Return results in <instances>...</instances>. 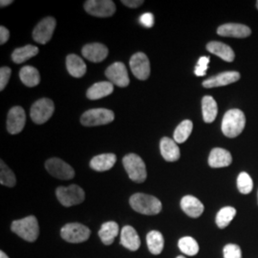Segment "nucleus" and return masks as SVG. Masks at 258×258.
I'll use <instances>...</instances> for the list:
<instances>
[{
  "label": "nucleus",
  "mask_w": 258,
  "mask_h": 258,
  "mask_svg": "<svg viewBox=\"0 0 258 258\" xmlns=\"http://www.w3.org/2000/svg\"><path fill=\"white\" fill-rule=\"evenodd\" d=\"M129 204L135 212L145 215H156L162 211V203L155 196L148 194H133Z\"/></svg>",
  "instance_id": "f257e3e1"
},
{
  "label": "nucleus",
  "mask_w": 258,
  "mask_h": 258,
  "mask_svg": "<svg viewBox=\"0 0 258 258\" xmlns=\"http://www.w3.org/2000/svg\"><path fill=\"white\" fill-rule=\"evenodd\" d=\"M246 117L239 109H231L228 111L222 120V132L229 138H235L245 128Z\"/></svg>",
  "instance_id": "f03ea898"
},
{
  "label": "nucleus",
  "mask_w": 258,
  "mask_h": 258,
  "mask_svg": "<svg viewBox=\"0 0 258 258\" xmlns=\"http://www.w3.org/2000/svg\"><path fill=\"white\" fill-rule=\"evenodd\" d=\"M11 229L19 237L28 242L36 241L39 235V226L35 216H28L13 222Z\"/></svg>",
  "instance_id": "7ed1b4c3"
},
{
  "label": "nucleus",
  "mask_w": 258,
  "mask_h": 258,
  "mask_svg": "<svg viewBox=\"0 0 258 258\" xmlns=\"http://www.w3.org/2000/svg\"><path fill=\"white\" fill-rule=\"evenodd\" d=\"M122 164L129 178L136 183H144L147 180L148 172L146 164L137 154L130 153L123 157Z\"/></svg>",
  "instance_id": "20e7f679"
},
{
  "label": "nucleus",
  "mask_w": 258,
  "mask_h": 258,
  "mask_svg": "<svg viewBox=\"0 0 258 258\" xmlns=\"http://www.w3.org/2000/svg\"><path fill=\"white\" fill-rule=\"evenodd\" d=\"M55 195L59 203L64 207L80 205L85 199V194L83 188L77 184H71L69 186H58L55 190Z\"/></svg>",
  "instance_id": "39448f33"
},
{
  "label": "nucleus",
  "mask_w": 258,
  "mask_h": 258,
  "mask_svg": "<svg viewBox=\"0 0 258 258\" xmlns=\"http://www.w3.org/2000/svg\"><path fill=\"white\" fill-rule=\"evenodd\" d=\"M115 118L113 111L105 108H96L85 111L81 117V122L84 126H99L110 123Z\"/></svg>",
  "instance_id": "423d86ee"
},
{
  "label": "nucleus",
  "mask_w": 258,
  "mask_h": 258,
  "mask_svg": "<svg viewBox=\"0 0 258 258\" xmlns=\"http://www.w3.org/2000/svg\"><path fill=\"white\" fill-rule=\"evenodd\" d=\"M90 230L80 223L66 224L60 230L61 237L69 243H83L90 237Z\"/></svg>",
  "instance_id": "0eeeda50"
},
{
  "label": "nucleus",
  "mask_w": 258,
  "mask_h": 258,
  "mask_svg": "<svg viewBox=\"0 0 258 258\" xmlns=\"http://www.w3.org/2000/svg\"><path fill=\"white\" fill-rule=\"evenodd\" d=\"M55 111L54 102L50 99H40L32 105L30 116L37 124H42L49 120Z\"/></svg>",
  "instance_id": "6e6552de"
},
{
  "label": "nucleus",
  "mask_w": 258,
  "mask_h": 258,
  "mask_svg": "<svg viewBox=\"0 0 258 258\" xmlns=\"http://www.w3.org/2000/svg\"><path fill=\"white\" fill-rule=\"evenodd\" d=\"M84 9L94 17L108 18L115 14L116 6L111 0H88L84 3Z\"/></svg>",
  "instance_id": "1a4fd4ad"
},
{
  "label": "nucleus",
  "mask_w": 258,
  "mask_h": 258,
  "mask_svg": "<svg viewBox=\"0 0 258 258\" xmlns=\"http://www.w3.org/2000/svg\"><path fill=\"white\" fill-rule=\"evenodd\" d=\"M45 167L51 175L60 180H70L75 177L73 167L58 158L49 159L45 163Z\"/></svg>",
  "instance_id": "9d476101"
},
{
  "label": "nucleus",
  "mask_w": 258,
  "mask_h": 258,
  "mask_svg": "<svg viewBox=\"0 0 258 258\" xmlns=\"http://www.w3.org/2000/svg\"><path fill=\"white\" fill-rule=\"evenodd\" d=\"M129 65L133 75L140 80L146 81L150 76V62L148 56L144 53H136L131 56Z\"/></svg>",
  "instance_id": "9b49d317"
},
{
  "label": "nucleus",
  "mask_w": 258,
  "mask_h": 258,
  "mask_svg": "<svg viewBox=\"0 0 258 258\" xmlns=\"http://www.w3.org/2000/svg\"><path fill=\"white\" fill-rule=\"evenodd\" d=\"M55 25L56 22L54 18L48 17L42 19L33 31L34 40L40 44H46L53 37Z\"/></svg>",
  "instance_id": "f8f14e48"
},
{
  "label": "nucleus",
  "mask_w": 258,
  "mask_h": 258,
  "mask_svg": "<svg viewBox=\"0 0 258 258\" xmlns=\"http://www.w3.org/2000/svg\"><path fill=\"white\" fill-rule=\"evenodd\" d=\"M26 123L25 111L21 106L11 108L7 117V130L10 134L16 135L20 133Z\"/></svg>",
  "instance_id": "ddd939ff"
},
{
  "label": "nucleus",
  "mask_w": 258,
  "mask_h": 258,
  "mask_svg": "<svg viewBox=\"0 0 258 258\" xmlns=\"http://www.w3.org/2000/svg\"><path fill=\"white\" fill-rule=\"evenodd\" d=\"M105 76L111 83L119 87H126L129 84L128 73L122 62H115L110 65L105 71Z\"/></svg>",
  "instance_id": "4468645a"
},
{
  "label": "nucleus",
  "mask_w": 258,
  "mask_h": 258,
  "mask_svg": "<svg viewBox=\"0 0 258 258\" xmlns=\"http://www.w3.org/2000/svg\"><path fill=\"white\" fill-rule=\"evenodd\" d=\"M217 34L221 37H237L244 38L250 36L251 31L248 26L239 23H227L219 26Z\"/></svg>",
  "instance_id": "2eb2a0df"
},
{
  "label": "nucleus",
  "mask_w": 258,
  "mask_h": 258,
  "mask_svg": "<svg viewBox=\"0 0 258 258\" xmlns=\"http://www.w3.org/2000/svg\"><path fill=\"white\" fill-rule=\"evenodd\" d=\"M240 79V74L235 71H228L223 72L221 74L216 75L208 80H206L203 83L205 88H214V87H220L225 86L231 83H236Z\"/></svg>",
  "instance_id": "dca6fc26"
},
{
  "label": "nucleus",
  "mask_w": 258,
  "mask_h": 258,
  "mask_svg": "<svg viewBox=\"0 0 258 258\" xmlns=\"http://www.w3.org/2000/svg\"><path fill=\"white\" fill-rule=\"evenodd\" d=\"M83 55L92 62H101L108 55V48L102 43H90L83 48Z\"/></svg>",
  "instance_id": "f3484780"
},
{
  "label": "nucleus",
  "mask_w": 258,
  "mask_h": 258,
  "mask_svg": "<svg viewBox=\"0 0 258 258\" xmlns=\"http://www.w3.org/2000/svg\"><path fill=\"white\" fill-rule=\"evenodd\" d=\"M181 208L186 215L192 218L201 216L205 210V207L201 201L191 195H185L182 198Z\"/></svg>",
  "instance_id": "a211bd4d"
},
{
  "label": "nucleus",
  "mask_w": 258,
  "mask_h": 258,
  "mask_svg": "<svg viewBox=\"0 0 258 258\" xmlns=\"http://www.w3.org/2000/svg\"><path fill=\"white\" fill-rule=\"evenodd\" d=\"M120 244L132 251H136L141 246V240L136 230L131 226H125L120 231Z\"/></svg>",
  "instance_id": "6ab92c4d"
},
{
  "label": "nucleus",
  "mask_w": 258,
  "mask_h": 258,
  "mask_svg": "<svg viewBox=\"0 0 258 258\" xmlns=\"http://www.w3.org/2000/svg\"><path fill=\"white\" fill-rule=\"evenodd\" d=\"M232 162L231 154L224 148H213L209 157V165L213 168L229 166Z\"/></svg>",
  "instance_id": "aec40b11"
},
{
  "label": "nucleus",
  "mask_w": 258,
  "mask_h": 258,
  "mask_svg": "<svg viewBox=\"0 0 258 258\" xmlns=\"http://www.w3.org/2000/svg\"><path fill=\"white\" fill-rule=\"evenodd\" d=\"M160 150H161L162 156L167 162H175L177 160H179L181 155L180 148H178L175 141L167 137L161 140Z\"/></svg>",
  "instance_id": "412c9836"
},
{
  "label": "nucleus",
  "mask_w": 258,
  "mask_h": 258,
  "mask_svg": "<svg viewBox=\"0 0 258 258\" xmlns=\"http://www.w3.org/2000/svg\"><path fill=\"white\" fill-rule=\"evenodd\" d=\"M207 49L213 55H217L224 59L225 61L231 62L234 60L235 54L231 47L223 42L219 41H212L207 44Z\"/></svg>",
  "instance_id": "4be33fe9"
},
{
  "label": "nucleus",
  "mask_w": 258,
  "mask_h": 258,
  "mask_svg": "<svg viewBox=\"0 0 258 258\" xmlns=\"http://www.w3.org/2000/svg\"><path fill=\"white\" fill-rule=\"evenodd\" d=\"M117 161V157L113 153H105L92 158L90 161V166L94 170L103 172L111 169Z\"/></svg>",
  "instance_id": "5701e85b"
},
{
  "label": "nucleus",
  "mask_w": 258,
  "mask_h": 258,
  "mask_svg": "<svg viewBox=\"0 0 258 258\" xmlns=\"http://www.w3.org/2000/svg\"><path fill=\"white\" fill-rule=\"evenodd\" d=\"M114 86L110 82H101V83L93 84L90 88H88L86 92V97L89 100H100L104 97L109 96L113 93Z\"/></svg>",
  "instance_id": "b1692460"
},
{
  "label": "nucleus",
  "mask_w": 258,
  "mask_h": 258,
  "mask_svg": "<svg viewBox=\"0 0 258 258\" xmlns=\"http://www.w3.org/2000/svg\"><path fill=\"white\" fill-rule=\"evenodd\" d=\"M66 67L69 74L75 78H82L86 73V64L83 58L74 54L67 55Z\"/></svg>",
  "instance_id": "393cba45"
},
{
  "label": "nucleus",
  "mask_w": 258,
  "mask_h": 258,
  "mask_svg": "<svg viewBox=\"0 0 258 258\" xmlns=\"http://www.w3.org/2000/svg\"><path fill=\"white\" fill-rule=\"evenodd\" d=\"M119 234V225L114 221H109L102 224L99 231V236L104 245H112L115 238Z\"/></svg>",
  "instance_id": "a878e982"
},
{
  "label": "nucleus",
  "mask_w": 258,
  "mask_h": 258,
  "mask_svg": "<svg viewBox=\"0 0 258 258\" xmlns=\"http://www.w3.org/2000/svg\"><path fill=\"white\" fill-rule=\"evenodd\" d=\"M21 82L28 87H35L40 83V76L37 68L33 66H24L19 71Z\"/></svg>",
  "instance_id": "bb28decb"
},
{
  "label": "nucleus",
  "mask_w": 258,
  "mask_h": 258,
  "mask_svg": "<svg viewBox=\"0 0 258 258\" xmlns=\"http://www.w3.org/2000/svg\"><path fill=\"white\" fill-rule=\"evenodd\" d=\"M202 111H203L204 120L208 123H211L216 119L217 116V103L212 96H205L202 100Z\"/></svg>",
  "instance_id": "cd10ccee"
},
{
  "label": "nucleus",
  "mask_w": 258,
  "mask_h": 258,
  "mask_svg": "<svg viewBox=\"0 0 258 258\" xmlns=\"http://www.w3.org/2000/svg\"><path fill=\"white\" fill-rule=\"evenodd\" d=\"M147 243L148 249L152 254H160L164 249L165 239L163 234L158 231H152L148 232L147 235Z\"/></svg>",
  "instance_id": "c85d7f7f"
},
{
  "label": "nucleus",
  "mask_w": 258,
  "mask_h": 258,
  "mask_svg": "<svg viewBox=\"0 0 258 258\" xmlns=\"http://www.w3.org/2000/svg\"><path fill=\"white\" fill-rule=\"evenodd\" d=\"M38 54V48L34 45H26L20 47L14 51L12 54V59L15 63H23L31 57H34Z\"/></svg>",
  "instance_id": "c756f323"
},
{
  "label": "nucleus",
  "mask_w": 258,
  "mask_h": 258,
  "mask_svg": "<svg viewBox=\"0 0 258 258\" xmlns=\"http://www.w3.org/2000/svg\"><path fill=\"white\" fill-rule=\"evenodd\" d=\"M194 128V123L189 120H184L176 127L174 131V141L178 144H183L190 136Z\"/></svg>",
  "instance_id": "7c9ffc66"
},
{
  "label": "nucleus",
  "mask_w": 258,
  "mask_h": 258,
  "mask_svg": "<svg viewBox=\"0 0 258 258\" xmlns=\"http://www.w3.org/2000/svg\"><path fill=\"white\" fill-rule=\"evenodd\" d=\"M236 215V210L232 207H225L221 209L216 215V225L220 229H225L230 225Z\"/></svg>",
  "instance_id": "2f4dec72"
},
{
  "label": "nucleus",
  "mask_w": 258,
  "mask_h": 258,
  "mask_svg": "<svg viewBox=\"0 0 258 258\" xmlns=\"http://www.w3.org/2000/svg\"><path fill=\"white\" fill-rule=\"evenodd\" d=\"M178 246L181 251L188 256H194L199 251V245L197 241L190 236H184L179 240Z\"/></svg>",
  "instance_id": "473e14b6"
},
{
  "label": "nucleus",
  "mask_w": 258,
  "mask_h": 258,
  "mask_svg": "<svg viewBox=\"0 0 258 258\" xmlns=\"http://www.w3.org/2000/svg\"><path fill=\"white\" fill-rule=\"evenodd\" d=\"M0 164V184L9 187L15 186L17 183V178L15 173L3 161H1Z\"/></svg>",
  "instance_id": "72a5a7b5"
},
{
  "label": "nucleus",
  "mask_w": 258,
  "mask_h": 258,
  "mask_svg": "<svg viewBox=\"0 0 258 258\" xmlns=\"http://www.w3.org/2000/svg\"><path fill=\"white\" fill-rule=\"evenodd\" d=\"M237 187L242 194H249L251 192L253 183L251 177L247 172H241L237 177Z\"/></svg>",
  "instance_id": "f704fd0d"
},
{
  "label": "nucleus",
  "mask_w": 258,
  "mask_h": 258,
  "mask_svg": "<svg viewBox=\"0 0 258 258\" xmlns=\"http://www.w3.org/2000/svg\"><path fill=\"white\" fill-rule=\"evenodd\" d=\"M224 258H242V251L239 246L235 244H228L224 248Z\"/></svg>",
  "instance_id": "c9c22d12"
},
{
  "label": "nucleus",
  "mask_w": 258,
  "mask_h": 258,
  "mask_svg": "<svg viewBox=\"0 0 258 258\" xmlns=\"http://www.w3.org/2000/svg\"><path fill=\"white\" fill-rule=\"evenodd\" d=\"M209 63H210V57L209 56H201L197 62V65L195 67L194 73L197 77H203L207 74V70L209 68Z\"/></svg>",
  "instance_id": "e433bc0d"
},
{
  "label": "nucleus",
  "mask_w": 258,
  "mask_h": 258,
  "mask_svg": "<svg viewBox=\"0 0 258 258\" xmlns=\"http://www.w3.org/2000/svg\"><path fill=\"white\" fill-rule=\"evenodd\" d=\"M12 75V70L9 67H1L0 69V90L3 91L6 87L7 83L9 82L10 78Z\"/></svg>",
  "instance_id": "4c0bfd02"
},
{
  "label": "nucleus",
  "mask_w": 258,
  "mask_h": 258,
  "mask_svg": "<svg viewBox=\"0 0 258 258\" xmlns=\"http://www.w3.org/2000/svg\"><path fill=\"white\" fill-rule=\"evenodd\" d=\"M140 22L146 28H151L154 24V17L151 13H146L140 18Z\"/></svg>",
  "instance_id": "58836bf2"
},
{
  "label": "nucleus",
  "mask_w": 258,
  "mask_h": 258,
  "mask_svg": "<svg viewBox=\"0 0 258 258\" xmlns=\"http://www.w3.org/2000/svg\"><path fill=\"white\" fill-rule=\"evenodd\" d=\"M10 38L9 30L4 26L0 27V44L3 45L5 44Z\"/></svg>",
  "instance_id": "ea45409f"
},
{
  "label": "nucleus",
  "mask_w": 258,
  "mask_h": 258,
  "mask_svg": "<svg viewBox=\"0 0 258 258\" xmlns=\"http://www.w3.org/2000/svg\"><path fill=\"white\" fill-rule=\"evenodd\" d=\"M121 3L129 8H138L141 5H143V0H122Z\"/></svg>",
  "instance_id": "a19ab883"
},
{
  "label": "nucleus",
  "mask_w": 258,
  "mask_h": 258,
  "mask_svg": "<svg viewBox=\"0 0 258 258\" xmlns=\"http://www.w3.org/2000/svg\"><path fill=\"white\" fill-rule=\"evenodd\" d=\"M12 3H13V0H1L0 1V6H1V8H3V7H6Z\"/></svg>",
  "instance_id": "79ce46f5"
},
{
  "label": "nucleus",
  "mask_w": 258,
  "mask_h": 258,
  "mask_svg": "<svg viewBox=\"0 0 258 258\" xmlns=\"http://www.w3.org/2000/svg\"><path fill=\"white\" fill-rule=\"evenodd\" d=\"M0 258H9L8 257V255L3 251V250H1L0 251Z\"/></svg>",
  "instance_id": "37998d69"
},
{
  "label": "nucleus",
  "mask_w": 258,
  "mask_h": 258,
  "mask_svg": "<svg viewBox=\"0 0 258 258\" xmlns=\"http://www.w3.org/2000/svg\"><path fill=\"white\" fill-rule=\"evenodd\" d=\"M176 258H185V257H184V256H182V255H180V256H178V257H176Z\"/></svg>",
  "instance_id": "c03bdc74"
},
{
  "label": "nucleus",
  "mask_w": 258,
  "mask_h": 258,
  "mask_svg": "<svg viewBox=\"0 0 258 258\" xmlns=\"http://www.w3.org/2000/svg\"><path fill=\"white\" fill-rule=\"evenodd\" d=\"M256 8L258 9V1L256 2Z\"/></svg>",
  "instance_id": "a18cd8bd"
}]
</instances>
